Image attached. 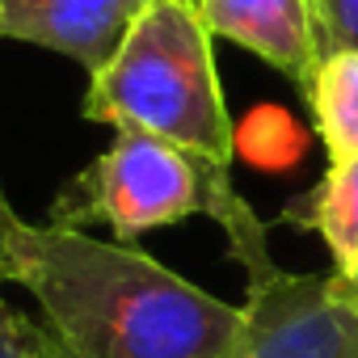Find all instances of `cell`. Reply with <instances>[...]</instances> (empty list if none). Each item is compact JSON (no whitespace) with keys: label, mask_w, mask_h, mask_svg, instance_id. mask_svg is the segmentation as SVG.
<instances>
[{"label":"cell","mask_w":358,"mask_h":358,"mask_svg":"<svg viewBox=\"0 0 358 358\" xmlns=\"http://www.w3.org/2000/svg\"><path fill=\"white\" fill-rule=\"evenodd\" d=\"M148 0H0V38L47 47L97 72Z\"/></svg>","instance_id":"obj_5"},{"label":"cell","mask_w":358,"mask_h":358,"mask_svg":"<svg viewBox=\"0 0 358 358\" xmlns=\"http://www.w3.org/2000/svg\"><path fill=\"white\" fill-rule=\"evenodd\" d=\"M22 215L9 207V199H5V182H0V282H9V266H13V241H17V232H22Z\"/></svg>","instance_id":"obj_12"},{"label":"cell","mask_w":358,"mask_h":358,"mask_svg":"<svg viewBox=\"0 0 358 358\" xmlns=\"http://www.w3.org/2000/svg\"><path fill=\"white\" fill-rule=\"evenodd\" d=\"M80 114L114 131L169 139L215 173H232L236 127L224 106L211 30L190 0H148L118 51L89 72Z\"/></svg>","instance_id":"obj_2"},{"label":"cell","mask_w":358,"mask_h":358,"mask_svg":"<svg viewBox=\"0 0 358 358\" xmlns=\"http://www.w3.org/2000/svg\"><path fill=\"white\" fill-rule=\"evenodd\" d=\"M236 148H245L249 160L262 164V169H287V164L299 160L303 135L295 131V122L278 106H262V110L249 114V127L236 135Z\"/></svg>","instance_id":"obj_9"},{"label":"cell","mask_w":358,"mask_h":358,"mask_svg":"<svg viewBox=\"0 0 358 358\" xmlns=\"http://www.w3.org/2000/svg\"><path fill=\"white\" fill-rule=\"evenodd\" d=\"M312 131L329 152V164L358 160V47L324 51L303 85Z\"/></svg>","instance_id":"obj_8"},{"label":"cell","mask_w":358,"mask_h":358,"mask_svg":"<svg viewBox=\"0 0 358 358\" xmlns=\"http://www.w3.org/2000/svg\"><path fill=\"white\" fill-rule=\"evenodd\" d=\"M0 358H72V354L59 345V337L47 324L22 316L0 295Z\"/></svg>","instance_id":"obj_10"},{"label":"cell","mask_w":358,"mask_h":358,"mask_svg":"<svg viewBox=\"0 0 358 358\" xmlns=\"http://www.w3.org/2000/svg\"><path fill=\"white\" fill-rule=\"evenodd\" d=\"M9 282H22L43 324L72 358H232L249 316L186 282L127 241L68 224H22Z\"/></svg>","instance_id":"obj_1"},{"label":"cell","mask_w":358,"mask_h":358,"mask_svg":"<svg viewBox=\"0 0 358 358\" xmlns=\"http://www.w3.org/2000/svg\"><path fill=\"white\" fill-rule=\"evenodd\" d=\"M199 13L211 38H228L253 51L299 89L324 55L312 0H199Z\"/></svg>","instance_id":"obj_6"},{"label":"cell","mask_w":358,"mask_h":358,"mask_svg":"<svg viewBox=\"0 0 358 358\" xmlns=\"http://www.w3.org/2000/svg\"><path fill=\"white\" fill-rule=\"evenodd\" d=\"M190 5H199V0H190Z\"/></svg>","instance_id":"obj_13"},{"label":"cell","mask_w":358,"mask_h":358,"mask_svg":"<svg viewBox=\"0 0 358 358\" xmlns=\"http://www.w3.org/2000/svg\"><path fill=\"white\" fill-rule=\"evenodd\" d=\"M190 215H211L228 253L245 266L249 287H266L278 278V262L270 257L266 224L236 194L232 173H215L194 152L143 131H118L114 143L80 169L51 207V224H110L118 241H135L139 232L182 224Z\"/></svg>","instance_id":"obj_3"},{"label":"cell","mask_w":358,"mask_h":358,"mask_svg":"<svg viewBox=\"0 0 358 358\" xmlns=\"http://www.w3.org/2000/svg\"><path fill=\"white\" fill-rule=\"evenodd\" d=\"M282 220L316 232L333 253V274L358 291V160L329 164V173L282 211Z\"/></svg>","instance_id":"obj_7"},{"label":"cell","mask_w":358,"mask_h":358,"mask_svg":"<svg viewBox=\"0 0 358 358\" xmlns=\"http://www.w3.org/2000/svg\"><path fill=\"white\" fill-rule=\"evenodd\" d=\"M324 51L358 47V0H312Z\"/></svg>","instance_id":"obj_11"},{"label":"cell","mask_w":358,"mask_h":358,"mask_svg":"<svg viewBox=\"0 0 358 358\" xmlns=\"http://www.w3.org/2000/svg\"><path fill=\"white\" fill-rule=\"evenodd\" d=\"M249 329L232 358H358V291L337 274H278L249 287Z\"/></svg>","instance_id":"obj_4"}]
</instances>
